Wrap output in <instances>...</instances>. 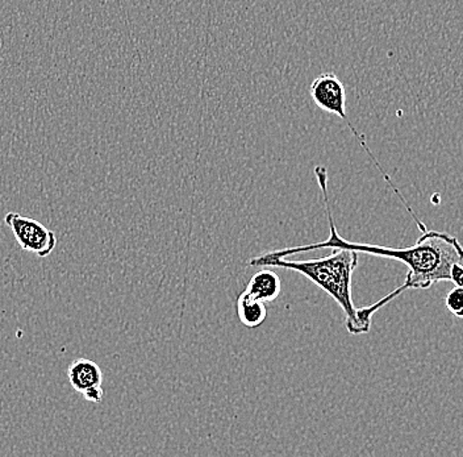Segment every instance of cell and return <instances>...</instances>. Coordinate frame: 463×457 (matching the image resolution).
<instances>
[{
  "mask_svg": "<svg viewBox=\"0 0 463 457\" xmlns=\"http://www.w3.org/2000/svg\"><path fill=\"white\" fill-rule=\"evenodd\" d=\"M309 94H311L312 100H314L318 109H324V111L329 112V114L337 115L349 127L350 131L360 141L364 152L374 161L375 167L381 169V165H379L375 156L373 155L370 148L367 147L364 136L354 129V126L347 119L345 86L341 82L340 78L335 73L318 75L317 78H315L314 82H312L311 88H309Z\"/></svg>",
  "mask_w": 463,
  "mask_h": 457,
  "instance_id": "3957f363",
  "label": "cell"
},
{
  "mask_svg": "<svg viewBox=\"0 0 463 457\" xmlns=\"http://www.w3.org/2000/svg\"><path fill=\"white\" fill-rule=\"evenodd\" d=\"M237 315H239L240 322L246 328H259L268 318L266 303L250 297L244 290L237 298Z\"/></svg>",
  "mask_w": 463,
  "mask_h": 457,
  "instance_id": "52a82bcc",
  "label": "cell"
},
{
  "mask_svg": "<svg viewBox=\"0 0 463 457\" xmlns=\"http://www.w3.org/2000/svg\"><path fill=\"white\" fill-rule=\"evenodd\" d=\"M448 310L453 312L456 317L463 318V289L456 288L448 294L447 300Z\"/></svg>",
  "mask_w": 463,
  "mask_h": 457,
  "instance_id": "ba28073f",
  "label": "cell"
},
{
  "mask_svg": "<svg viewBox=\"0 0 463 457\" xmlns=\"http://www.w3.org/2000/svg\"><path fill=\"white\" fill-rule=\"evenodd\" d=\"M358 252L335 248L329 256L315 260L275 259L260 268H282L297 271L323 289L345 314V326L352 335H361L357 308L353 302V273L358 266Z\"/></svg>",
  "mask_w": 463,
  "mask_h": 457,
  "instance_id": "7a4b0ae2",
  "label": "cell"
},
{
  "mask_svg": "<svg viewBox=\"0 0 463 457\" xmlns=\"http://www.w3.org/2000/svg\"><path fill=\"white\" fill-rule=\"evenodd\" d=\"M5 223L13 231L14 239L23 251L31 252L43 259L56 250V233L46 228L43 223L17 213L5 214Z\"/></svg>",
  "mask_w": 463,
  "mask_h": 457,
  "instance_id": "277c9868",
  "label": "cell"
},
{
  "mask_svg": "<svg viewBox=\"0 0 463 457\" xmlns=\"http://www.w3.org/2000/svg\"><path fill=\"white\" fill-rule=\"evenodd\" d=\"M314 173L317 179L318 187H320L321 196H323L324 208H326V216H328V239L324 240V242L314 243V244L283 248V250L260 254V256L251 259L249 262V266L260 268L262 262H270V260L288 259V257L295 256V254L323 250V248H332V250L345 248V250L355 251L358 253L373 254V256L403 262L410 268L403 285L391 291L390 294L379 300L374 305L357 309L361 334H367L372 328V320L375 312L389 305L391 300H395L396 297H399L408 289H430L432 288L434 283L441 282V281H450L451 266L462 264L463 247L459 240L456 236L449 235L447 233H439V231H425L418 243L410 248L382 247V245L364 244V243L349 242V240L344 239L335 228L331 204H329L328 170L323 165H317Z\"/></svg>",
  "mask_w": 463,
  "mask_h": 457,
  "instance_id": "6da1fadb",
  "label": "cell"
},
{
  "mask_svg": "<svg viewBox=\"0 0 463 457\" xmlns=\"http://www.w3.org/2000/svg\"><path fill=\"white\" fill-rule=\"evenodd\" d=\"M82 395L86 401L92 402V404H101L104 398V390L101 386L95 387V389L87 390Z\"/></svg>",
  "mask_w": 463,
  "mask_h": 457,
  "instance_id": "9c48e42d",
  "label": "cell"
},
{
  "mask_svg": "<svg viewBox=\"0 0 463 457\" xmlns=\"http://www.w3.org/2000/svg\"><path fill=\"white\" fill-rule=\"evenodd\" d=\"M450 281L454 285L463 289V265L454 264L451 266Z\"/></svg>",
  "mask_w": 463,
  "mask_h": 457,
  "instance_id": "30bf717a",
  "label": "cell"
},
{
  "mask_svg": "<svg viewBox=\"0 0 463 457\" xmlns=\"http://www.w3.org/2000/svg\"><path fill=\"white\" fill-rule=\"evenodd\" d=\"M245 291L262 302H274L282 291V281L271 269L263 268L251 277Z\"/></svg>",
  "mask_w": 463,
  "mask_h": 457,
  "instance_id": "8992f818",
  "label": "cell"
},
{
  "mask_svg": "<svg viewBox=\"0 0 463 457\" xmlns=\"http://www.w3.org/2000/svg\"><path fill=\"white\" fill-rule=\"evenodd\" d=\"M68 377L72 389L83 395L87 390L95 389L103 384V372L95 361L78 358L68 369Z\"/></svg>",
  "mask_w": 463,
  "mask_h": 457,
  "instance_id": "5b68a950",
  "label": "cell"
}]
</instances>
